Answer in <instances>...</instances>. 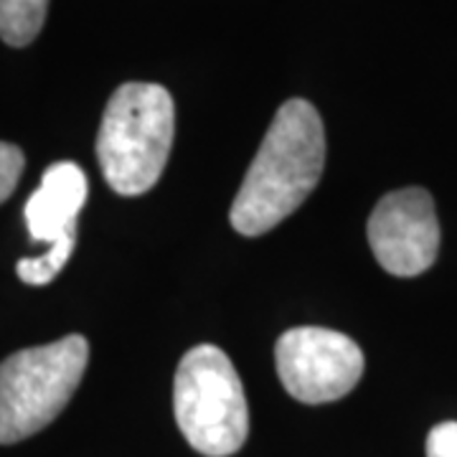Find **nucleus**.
<instances>
[{"instance_id":"1","label":"nucleus","mask_w":457,"mask_h":457,"mask_svg":"<svg viewBox=\"0 0 457 457\" xmlns=\"http://www.w3.org/2000/svg\"><path fill=\"white\" fill-rule=\"evenodd\" d=\"M326 165L323 120L308 99L279 104L245 183L231 204V227L260 237L285 221L311 196Z\"/></svg>"},{"instance_id":"2","label":"nucleus","mask_w":457,"mask_h":457,"mask_svg":"<svg viewBox=\"0 0 457 457\" xmlns=\"http://www.w3.org/2000/svg\"><path fill=\"white\" fill-rule=\"evenodd\" d=\"M176 135V104L161 84L128 82L107 102L97 135L102 176L120 196H140L163 176Z\"/></svg>"},{"instance_id":"3","label":"nucleus","mask_w":457,"mask_h":457,"mask_svg":"<svg viewBox=\"0 0 457 457\" xmlns=\"http://www.w3.org/2000/svg\"><path fill=\"white\" fill-rule=\"evenodd\" d=\"M173 411L183 437L206 457H228L249 437V407L234 363L221 348L204 343L179 363Z\"/></svg>"},{"instance_id":"4","label":"nucleus","mask_w":457,"mask_h":457,"mask_svg":"<svg viewBox=\"0 0 457 457\" xmlns=\"http://www.w3.org/2000/svg\"><path fill=\"white\" fill-rule=\"evenodd\" d=\"M89 361L84 336L23 348L0 363V445L49 427L74 396Z\"/></svg>"},{"instance_id":"5","label":"nucleus","mask_w":457,"mask_h":457,"mask_svg":"<svg viewBox=\"0 0 457 457\" xmlns=\"http://www.w3.org/2000/svg\"><path fill=\"white\" fill-rule=\"evenodd\" d=\"M275 363L282 386L305 404L336 402L363 376L359 343L328 328H293L279 336Z\"/></svg>"},{"instance_id":"6","label":"nucleus","mask_w":457,"mask_h":457,"mask_svg":"<svg viewBox=\"0 0 457 457\" xmlns=\"http://www.w3.org/2000/svg\"><path fill=\"white\" fill-rule=\"evenodd\" d=\"M369 245L376 262L396 278L427 272L440 252V221L425 188L392 191L369 216Z\"/></svg>"},{"instance_id":"7","label":"nucleus","mask_w":457,"mask_h":457,"mask_svg":"<svg viewBox=\"0 0 457 457\" xmlns=\"http://www.w3.org/2000/svg\"><path fill=\"white\" fill-rule=\"evenodd\" d=\"M89 194L87 173L71 161H59L46 168L41 186L26 201V227L31 242L54 245L77 234V216Z\"/></svg>"},{"instance_id":"8","label":"nucleus","mask_w":457,"mask_h":457,"mask_svg":"<svg viewBox=\"0 0 457 457\" xmlns=\"http://www.w3.org/2000/svg\"><path fill=\"white\" fill-rule=\"evenodd\" d=\"M49 0H0V38L8 46H29L44 29Z\"/></svg>"},{"instance_id":"9","label":"nucleus","mask_w":457,"mask_h":457,"mask_svg":"<svg viewBox=\"0 0 457 457\" xmlns=\"http://www.w3.org/2000/svg\"><path fill=\"white\" fill-rule=\"evenodd\" d=\"M74 246H77V234H69L64 239H59V242L46 246V252L41 257H26V260L18 262L16 275L26 285H33V287L49 285L51 279L56 278L66 267V262L71 257Z\"/></svg>"},{"instance_id":"10","label":"nucleus","mask_w":457,"mask_h":457,"mask_svg":"<svg viewBox=\"0 0 457 457\" xmlns=\"http://www.w3.org/2000/svg\"><path fill=\"white\" fill-rule=\"evenodd\" d=\"M23 165H26V158H23L21 147L13 143H0V204L8 201L11 194L16 191Z\"/></svg>"},{"instance_id":"11","label":"nucleus","mask_w":457,"mask_h":457,"mask_svg":"<svg viewBox=\"0 0 457 457\" xmlns=\"http://www.w3.org/2000/svg\"><path fill=\"white\" fill-rule=\"evenodd\" d=\"M427 457H457V422H442L429 429Z\"/></svg>"}]
</instances>
